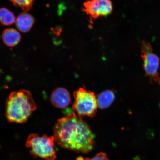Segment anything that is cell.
Returning a JSON list of instances; mask_svg holds the SVG:
<instances>
[{"label": "cell", "mask_w": 160, "mask_h": 160, "mask_svg": "<svg viewBox=\"0 0 160 160\" xmlns=\"http://www.w3.org/2000/svg\"><path fill=\"white\" fill-rule=\"evenodd\" d=\"M53 133L60 147L78 152H89L95 144V136L89 126L73 112L58 120Z\"/></svg>", "instance_id": "6da1fadb"}, {"label": "cell", "mask_w": 160, "mask_h": 160, "mask_svg": "<svg viewBox=\"0 0 160 160\" xmlns=\"http://www.w3.org/2000/svg\"><path fill=\"white\" fill-rule=\"evenodd\" d=\"M37 108L31 93L27 90L12 92L6 101V116L12 122H24Z\"/></svg>", "instance_id": "7a4b0ae2"}, {"label": "cell", "mask_w": 160, "mask_h": 160, "mask_svg": "<svg viewBox=\"0 0 160 160\" xmlns=\"http://www.w3.org/2000/svg\"><path fill=\"white\" fill-rule=\"evenodd\" d=\"M75 98L72 108L81 118L95 117L98 108L97 98L94 93L81 88L74 92Z\"/></svg>", "instance_id": "3957f363"}, {"label": "cell", "mask_w": 160, "mask_h": 160, "mask_svg": "<svg viewBox=\"0 0 160 160\" xmlns=\"http://www.w3.org/2000/svg\"><path fill=\"white\" fill-rule=\"evenodd\" d=\"M54 141L53 137L33 134L28 138L27 146L36 157L46 160H55L56 154L54 148Z\"/></svg>", "instance_id": "277c9868"}, {"label": "cell", "mask_w": 160, "mask_h": 160, "mask_svg": "<svg viewBox=\"0 0 160 160\" xmlns=\"http://www.w3.org/2000/svg\"><path fill=\"white\" fill-rule=\"evenodd\" d=\"M141 53L145 76L149 78L151 83H158L160 86L159 58L153 53L151 45L147 42L142 43Z\"/></svg>", "instance_id": "5b68a950"}, {"label": "cell", "mask_w": 160, "mask_h": 160, "mask_svg": "<svg viewBox=\"0 0 160 160\" xmlns=\"http://www.w3.org/2000/svg\"><path fill=\"white\" fill-rule=\"evenodd\" d=\"M83 11L92 19L108 15L113 11L111 0H89L83 4Z\"/></svg>", "instance_id": "8992f818"}, {"label": "cell", "mask_w": 160, "mask_h": 160, "mask_svg": "<svg viewBox=\"0 0 160 160\" xmlns=\"http://www.w3.org/2000/svg\"><path fill=\"white\" fill-rule=\"evenodd\" d=\"M51 101L54 107L60 109L64 108L69 105L71 101V95L67 89L58 88L52 93Z\"/></svg>", "instance_id": "52a82bcc"}, {"label": "cell", "mask_w": 160, "mask_h": 160, "mask_svg": "<svg viewBox=\"0 0 160 160\" xmlns=\"http://www.w3.org/2000/svg\"><path fill=\"white\" fill-rule=\"evenodd\" d=\"M34 23L35 19L33 16L25 12L20 14L16 20V27L23 33L29 32Z\"/></svg>", "instance_id": "ba28073f"}, {"label": "cell", "mask_w": 160, "mask_h": 160, "mask_svg": "<svg viewBox=\"0 0 160 160\" xmlns=\"http://www.w3.org/2000/svg\"><path fill=\"white\" fill-rule=\"evenodd\" d=\"M21 38V35L19 32L13 28L5 29L2 34L4 43L9 47H14L18 45Z\"/></svg>", "instance_id": "9c48e42d"}, {"label": "cell", "mask_w": 160, "mask_h": 160, "mask_svg": "<svg viewBox=\"0 0 160 160\" xmlns=\"http://www.w3.org/2000/svg\"><path fill=\"white\" fill-rule=\"evenodd\" d=\"M115 95L113 91L107 90L100 94L97 98L98 107L101 109L107 108L113 102Z\"/></svg>", "instance_id": "30bf717a"}, {"label": "cell", "mask_w": 160, "mask_h": 160, "mask_svg": "<svg viewBox=\"0 0 160 160\" xmlns=\"http://www.w3.org/2000/svg\"><path fill=\"white\" fill-rule=\"evenodd\" d=\"M14 13L9 10L5 8H0V23L4 26L13 25L16 22Z\"/></svg>", "instance_id": "8fae6325"}, {"label": "cell", "mask_w": 160, "mask_h": 160, "mask_svg": "<svg viewBox=\"0 0 160 160\" xmlns=\"http://www.w3.org/2000/svg\"><path fill=\"white\" fill-rule=\"evenodd\" d=\"M16 7L21 8L23 11H29L32 7L35 0H10Z\"/></svg>", "instance_id": "7c38bea8"}, {"label": "cell", "mask_w": 160, "mask_h": 160, "mask_svg": "<svg viewBox=\"0 0 160 160\" xmlns=\"http://www.w3.org/2000/svg\"><path fill=\"white\" fill-rule=\"evenodd\" d=\"M85 160H109L105 153L101 152L98 154L92 159L87 158Z\"/></svg>", "instance_id": "4fadbf2b"}, {"label": "cell", "mask_w": 160, "mask_h": 160, "mask_svg": "<svg viewBox=\"0 0 160 160\" xmlns=\"http://www.w3.org/2000/svg\"><path fill=\"white\" fill-rule=\"evenodd\" d=\"M77 160H84L82 158L80 157L79 158H78L77 159Z\"/></svg>", "instance_id": "5bb4252c"}]
</instances>
